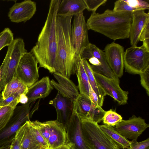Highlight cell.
<instances>
[{
    "label": "cell",
    "instance_id": "1",
    "mask_svg": "<svg viewBox=\"0 0 149 149\" xmlns=\"http://www.w3.org/2000/svg\"><path fill=\"white\" fill-rule=\"evenodd\" d=\"M61 0H52L44 26L36 45L31 50L39 63V67L56 72L57 53L56 31L57 14Z\"/></svg>",
    "mask_w": 149,
    "mask_h": 149
},
{
    "label": "cell",
    "instance_id": "2",
    "mask_svg": "<svg viewBox=\"0 0 149 149\" xmlns=\"http://www.w3.org/2000/svg\"><path fill=\"white\" fill-rule=\"evenodd\" d=\"M132 12L107 9L102 13H92L86 24L88 29L113 40L129 38Z\"/></svg>",
    "mask_w": 149,
    "mask_h": 149
},
{
    "label": "cell",
    "instance_id": "3",
    "mask_svg": "<svg viewBox=\"0 0 149 149\" xmlns=\"http://www.w3.org/2000/svg\"><path fill=\"white\" fill-rule=\"evenodd\" d=\"M73 16H57L56 31L57 53L56 72L70 78L76 73L77 58L70 41L71 20Z\"/></svg>",
    "mask_w": 149,
    "mask_h": 149
},
{
    "label": "cell",
    "instance_id": "4",
    "mask_svg": "<svg viewBox=\"0 0 149 149\" xmlns=\"http://www.w3.org/2000/svg\"><path fill=\"white\" fill-rule=\"evenodd\" d=\"M40 100L17 106L9 121L0 131V147L10 145L16 132L27 121L30 120L39 107Z\"/></svg>",
    "mask_w": 149,
    "mask_h": 149
},
{
    "label": "cell",
    "instance_id": "5",
    "mask_svg": "<svg viewBox=\"0 0 149 149\" xmlns=\"http://www.w3.org/2000/svg\"><path fill=\"white\" fill-rule=\"evenodd\" d=\"M80 119L83 137L90 149H125L120 148L98 123L86 119Z\"/></svg>",
    "mask_w": 149,
    "mask_h": 149
},
{
    "label": "cell",
    "instance_id": "6",
    "mask_svg": "<svg viewBox=\"0 0 149 149\" xmlns=\"http://www.w3.org/2000/svg\"><path fill=\"white\" fill-rule=\"evenodd\" d=\"M39 131L50 149H55L67 145L66 130L64 125L56 120L42 122L31 121Z\"/></svg>",
    "mask_w": 149,
    "mask_h": 149
},
{
    "label": "cell",
    "instance_id": "7",
    "mask_svg": "<svg viewBox=\"0 0 149 149\" xmlns=\"http://www.w3.org/2000/svg\"><path fill=\"white\" fill-rule=\"evenodd\" d=\"M124 64L126 72L139 74L149 67V50L143 45L127 48L124 52Z\"/></svg>",
    "mask_w": 149,
    "mask_h": 149
},
{
    "label": "cell",
    "instance_id": "8",
    "mask_svg": "<svg viewBox=\"0 0 149 149\" xmlns=\"http://www.w3.org/2000/svg\"><path fill=\"white\" fill-rule=\"evenodd\" d=\"M82 59H88L93 72L110 78L119 79L110 68L104 52L95 45L90 43L80 54Z\"/></svg>",
    "mask_w": 149,
    "mask_h": 149
},
{
    "label": "cell",
    "instance_id": "9",
    "mask_svg": "<svg viewBox=\"0 0 149 149\" xmlns=\"http://www.w3.org/2000/svg\"><path fill=\"white\" fill-rule=\"evenodd\" d=\"M38 61L30 51L21 58L14 75L28 88L36 82L39 77Z\"/></svg>",
    "mask_w": 149,
    "mask_h": 149
},
{
    "label": "cell",
    "instance_id": "10",
    "mask_svg": "<svg viewBox=\"0 0 149 149\" xmlns=\"http://www.w3.org/2000/svg\"><path fill=\"white\" fill-rule=\"evenodd\" d=\"M88 30L83 12L74 15L71 26L70 41L75 54L80 56L82 51L90 43Z\"/></svg>",
    "mask_w": 149,
    "mask_h": 149
},
{
    "label": "cell",
    "instance_id": "11",
    "mask_svg": "<svg viewBox=\"0 0 149 149\" xmlns=\"http://www.w3.org/2000/svg\"><path fill=\"white\" fill-rule=\"evenodd\" d=\"M73 102L74 110L80 118L98 123L102 121L106 111L101 106L94 104L88 97L79 93Z\"/></svg>",
    "mask_w": 149,
    "mask_h": 149
},
{
    "label": "cell",
    "instance_id": "12",
    "mask_svg": "<svg viewBox=\"0 0 149 149\" xmlns=\"http://www.w3.org/2000/svg\"><path fill=\"white\" fill-rule=\"evenodd\" d=\"M149 127L144 119L133 115L127 120H122L115 127L125 138L137 141L138 137Z\"/></svg>",
    "mask_w": 149,
    "mask_h": 149
},
{
    "label": "cell",
    "instance_id": "13",
    "mask_svg": "<svg viewBox=\"0 0 149 149\" xmlns=\"http://www.w3.org/2000/svg\"><path fill=\"white\" fill-rule=\"evenodd\" d=\"M93 74L96 80L106 95L113 98L119 105L127 103L129 92L121 88L119 79L110 78L94 72Z\"/></svg>",
    "mask_w": 149,
    "mask_h": 149
},
{
    "label": "cell",
    "instance_id": "14",
    "mask_svg": "<svg viewBox=\"0 0 149 149\" xmlns=\"http://www.w3.org/2000/svg\"><path fill=\"white\" fill-rule=\"evenodd\" d=\"M66 130L67 145L71 149H90L83 137L80 118L74 110Z\"/></svg>",
    "mask_w": 149,
    "mask_h": 149
},
{
    "label": "cell",
    "instance_id": "15",
    "mask_svg": "<svg viewBox=\"0 0 149 149\" xmlns=\"http://www.w3.org/2000/svg\"><path fill=\"white\" fill-rule=\"evenodd\" d=\"M104 51L110 68L117 77H121L123 75L124 68L123 47L113 42L106 46Z\"/></svg>",
    "mask_w": 149,
    "mask_h": 149
},
{
    "label": "cell",
    "instance_id": "16",
    "mask_svg": "<svg viewBox=\"0 0 149 149\" xmlns=\"http://www.w3.org/2000/svg\"><path fill=\"white\" fill-rule=\"evenodd\" d=\"M10 60L7 66L4 68L3 75L6 85L14 76L19 61L23 55L27 52L23 40L21 38L14 39Z\"/></svg>",
    "mask_w": 149,
    "mask_h": 149
},
{
    "label": "cell",
    "instance_id": "17",
    "mask_svg": "<svg viewBox=\"0 0 149 149\" xmlns=\"http://www.w3.org/2000/svg\"><path fill=\"white\" fill-rule=\"evenodd\" d=\"M36 11V2L30 0H26L13 5L9 9L8 16L12 22H25L33 17Z\"/></svg>",
    "mask_w": 149,
    "mask_h": 149
},
{
    "label": "cell",
    "instance_id": "18",
    "mask_svg": "<svg viewBox=\"0 0 149 149\" xmlns=\"http://www.w3.org/2000/svg\"><path fill=\"white\" fill-rule=\"evenodd\" d=\"M49 103L55 108L56 120L63 124L66 129L74 110L73 101L58 92L55 97Z\"/></svg>",
    "mask_w": 149,
    "mask_h": 149
},
{
    "label": "cell",
    "instance_id": "19",
    "mask_svg": "<svg viewBox=\"0 0 149 149\" xmlns=\"http://www.w3.org/2000/svg\"><path fill=\"white\" fill-rule=\"evenodd\" d=\"M53 74L57 81V82L53 79L51 80L53 87L62 96L73 102L79 94L78 87L69 78L63 74L57 72Z\"/></svg>",
    "mask_w": 149,
    "mask_h": 149
},
{
    "label": "cell",
    "instance_id": "20",
    "mask_svg": "<svg viewBox=\"0 0 149 149\" xmlns=\"http://www.w3.org/2000/svg\"><path fill=\"white\" fill-rule=\"evenodd\" d=\"M132 16L129 38L132 46H136L139 41L141 31L149 20V13H145L144 10H141L132 12Z\"/></svg>",
    "mask_w": 149,
    "mask_h": 149
},
{
    "label": "cell",
    "instance_id": "21",
    "mask_svg": "<svg viewBox=\"0 0 149 149\" xmlns=\"http://www.w3.org/2000/svg\"><path fill=\"white\" fill-rule=\"evenodd\" d=\"M53 88L49 77L46 76L43 77L28 88L26 94L28 99V102L31 103L37 99L46 97Z\"/></svg>",
    "mask_w": 149,
    "mask_h": 149
},
{
    "label": "cell",
    "instance_id": "22",
    "mask_svg": "<svg viewBox=\"0 0 149 149\" xmlns=\"http://www.w3.org/2000/svg\"><path fill=\"white\" fill-rule=\"evenodd\" d=\"M86 9L84 0H62L59 6L57 15L63 17L73 16Z\"/></svg>",
    "mask_w": 149,
    "mask_h": 149
},
{
    "label": "cell",
    "instance_id": "23",
    "mask_svg": "<svg viewBox=\"0 0 149 149\" xmlns=\"http://www.w3.org/2000/svg\"><path fill=\"white\" fill-rule=\"evenodd\" d=\"M15 138L19 142L21 149H38L41 148L34 140L27 121L16 132Z\"/></svg>",
    "mask_w": 149,
    "mask_h": 149
},
{
    "label": "cell",
    "instance_id": "24",
    "mask_svg": "<svg viewBox=\"0 0 149 149\" xmlns=\"http://www.w3.org/2000/svg\"><path fill=\"white\" fill-rule=\"evenodd\" d=\"M76 73L78 81V88L80 93L90 98V85L80 57L77 58Z\"/></svg>",
    "mask_w": 149,
    "mask_h": 149
},
{
    "label": "cell",
    "instance_id": "25",
    "mask_svg": "<svg viewBox=\"0 0 149 149\" xmlns=\"http://www.w3.org/2000/svg\"><path fill=\"white\" fill-rule=\"evenodd\" d=\"M82 60L90 84L97 97L99 105L102 107L103 105L104 97L106 95L96 80L90 64L86 59H82Z\"/></svg>",
    "mask_w": 149,
    "mask_h": 149
},
{
    "label": "cell",
    "instance_id": "26",
    "mask_svg": "<svg viewBox=\"0 0 149 149\" xmlns=\"http://www.w3.org/2000/svg\"><path fill=\"white\" fill-rule=\"evenodd\" d=\"M28 87L23 82L16 77H13L5 86L2 92L3 99L4 100L15 93L26 95Z\"/></svg>",
    "mask_w": 149,
    "mask_h": 149
},
{
    "label": "cell",
    "instance_id": "27",
    "mask_svg": "<svg viewBox=\"0 0 149 149\" xmlns=\"http://www.w3.org/2000/svg\"><path fill=\"white\" fill-rule=\"evenodd\" d=\"M100 127L120 148L129 149L131 141L119 133L114 127L104 124L100 125Z\"/></svg>",
    "mask_w": 149,
    "mask_h": 149
},
{
    "label": "cell",
    "instance_id": "28",
    "mask_svg": "<svg viewBox=\"0 0 149 149\" xmlns=\"http://www.w3.org/2000/svg\"><path fill=\"white\" fill-rule=\"evenodd\" d=\"M19 96L8 105L2 107L0 109V131L5 127L12 116L14 109L19 103Z\"/></svg>",
    "mask_w": 149,
    "mask_h": 149
},
{
    "label": "cell",
    "instance_id": "29",
    "mask_svg": "<svg viewBox=\"0 0 149 149\" xmlns=\"http://www.w3.org/2000/svg\"><path fill=\"white\" fill-rule=\"evenodd\" d=\"M122 120V117L120 115L115 111L111 109L106 111L102 121L104 124L114 127Z\"/></svg>",
    "mask_w": 149,
    "mask_h": 149
},
{
    "label": "cell",
    "instance_id": "30",
    "mask_svg": "<svg viewBox=\"0 0 149 149\" xmlns=\"http://www.w3.org/2000/svg\"><path fill=\"white\" fill-rule=\"evenodd\" d=\"M14 40L13 34L8 28H6L0 33V51L10 45Z\"/></svg>",
    "mask_w": 149,
    "mask_h": 149
},
{
    "label": "cell",
    "instance_id": "31",
    "mask_svg": "<svg viewBox=\"0 0 149 149\" xmlns=\"http://www.w3.org/2000/svg\"><path fill=\"white\" fill-rule=\"evenodd\" d=\"M29 123L33 136L37 144L40 148H49L46 141L31 121H29Z\"/></svg>",
    "mask_w": 149,
    "mask_h": 149
},
{
    "label": "cell",
    "instance_id": "32",
    "mask_svg": "<svg viewBox=\"0 0 149 149\" xmlns=\"http://www.w3.org/2000/svg\"><path fill=\"white\" fill-rule=\"evenodd\" d=\"M141 10H142L130 6L124 0H118L116 1L113 9L115 11L132 13Z\"/></svg>",
    "mask_w": 149,
    "mask_h": 149
},
{
    "label": "cell",
    "instance_id": "33",
    "mask_svg": "<svg viewBox=\"0 0 149 149\" xmlns=\"http://www.w3.org/2000/svg\"><path fill=\"white\" fill-rule=\"evenodd\" d=\"M139 39V41H143V45L149 50V20L141 31Z\"/></svg>",
    "mask_w": 149,
    "mask_h": 149
},
{
    "label": "cell",
    "instance_id": "34",
    "mask_svg": "<svg viewBox=\"0 0 149 149\" xmlns=\"http://www.w3.org/2000/svg\"><path fill=\"white\" fill-rule=\"evenodd\" d=\"M86 6V9L92 13H95L97 9L105 3L107 0H84Z\"/></svg>",
    "mask_w": 149,
    "mask_h": 149
},
{
    "label": "cell",
    "instance_id": "35",
    "mask_svg": "<svg viewBox=\"0 0 149 149\" xmlns=\"http://www.w3.org/2000/svg\"><path fill=\"white\" fill-rule=\"evenodd\" d=\"M141 84L146 91L147 95L149 96V67L139 74Z\"/></svg>",
    "mask_w": 149,
    "mask_h": 149
},
{
    "label": "cell",
    "instance_id": "36",
    "mask_svg": "<svg viewBox=\"0 0 149 149\" xmlns=\"http://www.w3.org/2000/svg\"><path fill=\"white\" fill-rule=\"evenodd\" d=\"M130 6L145 10L149 9V4L147 1L141 0H124Z\"/></svg>",
    "mask_w": 149,
    "mask_h": 149
},
{
    "label": "cell",
    "instance_id": "37",
    "mask_svg": "<svg viewBox=\"0 0 149 149\" xmlns=\"http://www.w3.org/2000/svg\"><path fill=\"white\" fill-rule=\"evenodd\" d=\"M129 149H149V138L140 142L132 141Z\"/></svg>",
    "mask_w": 149,
    "mask_h": 149
},
{
    "label": "cell",
    "instance_id": "38",
    "mask_svg": "<svg viewBox=\"0 0 149 149\" xmlns=\"http://www.w3.org/2000/svg\"><path fill=\"white\" fill-rule=\"evenodd\" d=\"M21 94L20 93L17 92L3 100L1 103L0 104V107H2L8 105L12 102L18 97Z\"/></svg>",
    "mask_w": 149,
    "mask_h": 149
},
{
    "label": "cell",
    "instance_id": "39",
    "mask_svg": "<svg viewBox=\"0 0 149 149\" xmlns=\"http://www.w3.org/2000/svg\"><path fill=\"white\" fill-rule=\"evenodd\" d=\"M9 149H21L20 143L17 138H15L13 139Z\"/></svg>",
    "mask_w": 149,
    "mask_h": 149
},
{
    "label": "cell",
    "instance_id": "40",
    "mask_svg": "<svg viewBox=\"0 0 149 149\" xmlns=\"http://www.w3.org/2000/svg\"><path fill=\"white\" fill-rule=\"evenodd\" d=\"M19 103L25 104L28 102V99L26 95L23 93L21 94L19 97Z\"/></svg>",
    "mask_w": 149,
    "mask_h": 149
},
{
    "label": "cell",
    "instance_id": "41",
    "mask_svg": "<svg viewBox=\"0 0 149 149\" xmlns=\"http://www.w3.org/2000/svg\"><path fill=\"white\" fill-rule=\"evenodd\" d=\"M10 145L0 147V149H9Z\"/></svg>",
    "mask_w": 149,
    "mask_h": 149
},
{
    "label": "cell",
    "instance_id": "42",
    "mask_svg": "<svg viewBox=\"0 0 149 149\" xmlns=\"http://www.w3.org/2000/svg\"><path fill=\"white\" fill-rule=\"evenodd\" d=\"M3 100L1 94L0 93V104L1 103Z\"/></svg>",
    "mask_w": 149,
    "mask_h": 149
},
{
    "label": "cell",
    "instance_id": "43",
    "mask_svg": "<svg viewBox=\"0 0 149 149\" xmlns=\"http://www.w3.org/2000/svg\"><path fill=\"white\" fill-rule=\"evenodd\" d=\"M38 149H50L49 148H41Z\"/></svg>",
    "mask_w": 149,
    "mask_h": 149
},
{
    "label": "cell",
    "instance_id": "44",
    "mask_svg": "<svg viewBox=\"0 0 149 149\" xmlns=\"http://www.w3.org/2000/svg\"><path fill=\"white\" fill-rule=\"evenodd\" d=\"M0 107V109L1 108V107Z\"/></svg>",
    "mask_w": 149,
    "mask_h": 149
}]
</instances>
